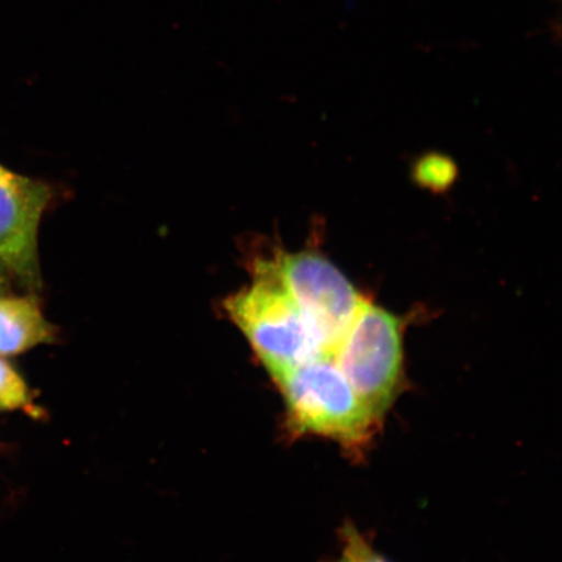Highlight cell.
I'll return each mask as SVG.
<instances>
[{
	"label": "cell",
	"mask_w": 562,
	"mask_h": 562,
	"mask_svg": "<svg viewBox=\"0 0 562 562\" xmlns=\"http://www.w3.org/2000/svg\"><path fill=\"white\" fill-rule=\"evenodd\" d=\"M273 381L297 435L333 439L350 452H362L381 425L331 356L316 357Z\"/></svg>",
	"instance_id": "obj_1"
},
{
	"label": "cell",
	"mask_w": 562,
	"mask_h": 562,
	"mask_svg": "<svg viewBox=\"0 0 562 562\" xmlns=\"http://www.w3.org/2000/svg\"><path fill=\"white\" fill-rule=\"evenodd\" d=\"M256 273L255 283L232 294L224 307L271 376L276 379L299 364L328 356L311 321L270 266L258 262Z\"/></svg>",
	"instance_id": "obj_2"
},
{
	"label": "cell",
	"mask_w": 562,
	"mask_h": 562,
	"mask_svg": "<svg viewBox=\"0 0 562 562\" xmlns=\"http://www.w3.org/2000/svg\"><path fill=\"white\" fill-rule=\"evenodd\" d=\"M333 357L358 396L382 420L403 382L402 323L364 300Z\"/></svg>",
	"instance_id": "obj_3"
},
{
	"label": "cell",
	"mask_w": 562,
	"mask_h": 562,
	"mask_svg": "<svg viewBox=\"0 0 562 562\" xmlns=\"http://www.w3.org/2000/svg\"><path fill=\"white\" fill-rule=\"evenodd\" d=\"M311 321L328 356H334L364 299L340 270L319 255L302 251L267 262Z\"/></svg>",
	"instance_id": "obj_4"
},
{
	"label": "cell",
	"mask_w": 562,
	"mask_h": 562,
	"mask_svg": "<svg viewBox=\"0 0 562 562\" xmlns=\"http://www.w3.org/2000/svg\"><path fill=\"white\" fill-rule=\"evenodd\" d=\"M52 191L0 166V262L25 286H41L38 228Z\"/></svg>",
	"instance_id": "obj_5"
},
{
	"label": "cell",
	"mask_w": 562,
	"mask_h": 562,
	"mask_svg": "<svg viewBox=\"0 0 562 562\" xmlns=\"http://www.w3.org/2000/svg\"><path fill=\"white\" fill-rule=\"evenodd\" d=\"M55 340V328L45 318L37 297L0 294V357L25 351Z\"/></svg>",
	"instance_id": "obj_6"
},
{
	"label": "cell",
	"mask_w": 562,
	"mask_h": 562,
	"mask_svg": "<svg viewBox=\"0 0 562 562\" xmlns=\"http://www.w3.org/2000/svg\"><path fill=\"white\" fill-rule=\"evenodd\" d=\"M0 411H25L35 416L32 393L15 368L0 357Z\"/></svg>",
	"instance_id": "obj_7"
},
{
	"label": "cell",
	"mask_w": 562,
	"mask_h": 562,
	"mask_svg": "<svg viewBox=\"0 0 562 562\" xmlns=\"http://www.w3.org/2000/svg\"><path fill=\"white\" fill-rule=\"evenodd\" d=\"M341 537V557L335 562H389L369 544L353 525L344 527Z\"/></svg>",
	"instance_id": "obj_8"
},
{
	"label": "cell",
	"mask_w": 562,
	"mask_h": 562,
	"mask_svg": "<svg viewBox=\"0 0 562 562\" xmlns=\"http://www.w3.org/2000/svg\"><path fill=\"white\" fill-rule=\"evenodd\" d=\"M453 166L448 159L441 157H428L418 166V179L427 187L445 188L453 179Z\"/></svg>",
	"instance_id": "obj_9"
},
{
	"label": "cell",
	"mask_w": 562,
	"mask_h": 562,
	"mask_svg": "<svg viewBox=\"0 0 562 562\" xmlns=\"http://www.w3.org/2000/svg\"><path fill=\"white\" fill-rule=\"evenodd\" d=\"M11 273L7 271L2 262H0V294L7 293L10 286Z\"/></svg>",
	"instance_id": "obj_10"
}]
</instances>
